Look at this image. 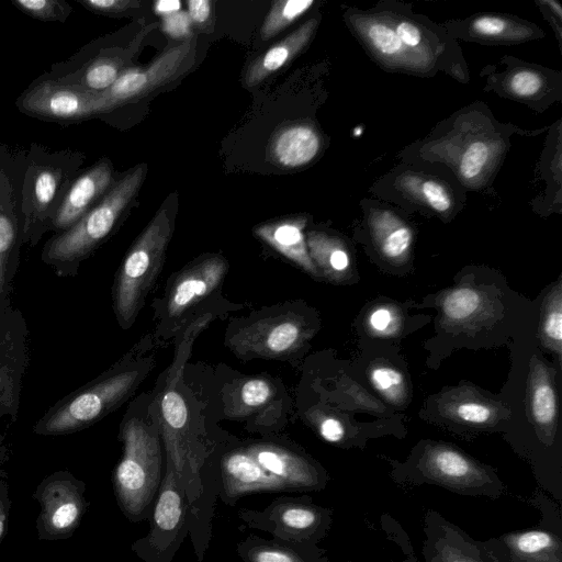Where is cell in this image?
<instances>
[{
  "mask_svg": "<svg viewBox=\"0 0 562 562\" xmlns=\"http://www.w3.org/2000/svg\"><path fill=\"white\" fill-rule=\"evenodd\" d=\"M123 456L113 473L117 504L127 519H149L162 474L159 419L133 417L122 426Z\"/></svg>",
  "mask_w": 562,
  "mask_h": 562,
  "instance_id": "1",
  "label": "cell"
},
{
  "mask_svg": "<svg viewBox=\"0 0 562 562\" xmlns=\"http://www.w3.org/2000/svg\"><path fill=\"white\" fill-rule=\"evenodd\" d=\"M85 155L38 143L27 148L22 186L23 243L35 246L50 231L56 212L74 179L82 170Z\"/></svg>",
  "mask_w": 562,
  "mask_h": 562,
  "instance_id": "2",
  "label": "cell"
},
{
  "mask_svg": "<svg viewBox=\"0 0 562 562\" xmlns=\"http://www.w3.org/2000/svg\"><path fill=\"white\" fill-rule=\"evenodd\" d=\"M145 168L139 166L119 178L103 199L75 225L55 234L44 246L42 259L57 268H70L89 256L113 231L137 194Z\"/></svg>",
  "mask_w": 562,
  "mask_h": 562,
  "instance_id": "3",
  "label": "cell"
},
{
  "mask_svg": "<svg viewBox=\"0 0 562 562\" xmlns=\"http://www.w3.org/2000/svg\"><path fill=\"white\" fill-rule=\"evenodd\" d=\"M171 231L167 211L159 210L128 249L119 269L113 288V307L116 319L124 329L134 324L156 283Z\"/></svg>",
  "mask_w": 562,
  "mask_h": 562,
  "instance_id": "4",
  "label": "cell"
},
{
  "mask_svg": "<svg viewBox=\"0 0 562 562\" xmlns=\"http://www.w3.org/2000/svg\"><path fill=\"white\" fill-rule=\"evenodd\" d=\"M151 359L122 367L77 393L40 424L36 431L57 435L75 431L104 417L122 404L153 368Z\"/></svg>",
  "mask_w": 562,
  "mask_h": 562,
  "instance_id": "5",
  "label": "cell"
},
{
  "mask_svg": "<svg viewBox=\"0 0 562 562\" xmlns=\"http://www.w3.org/2000/svg\"><path fill=\"white\" fill-rule=\"evenodd\" d=\"M231 350L243 359H289L306 338L304 319L290 305L274 306L238 321L226 336Z\"/></svg>",
  "mask_w": 562,
  "mask_h": 562,
  "instance_id": "6",
  "label": "cell"
},
{
  "mask_svg": "<svg viewBox=\"0 0 562 562\" xmlns=\"http://www.w3.org/2000/svg\"><path fill=\"white\" fill-rule=\"evenodd\" d=\"M148 520L149 532L132 550L145 562H171L189 533V503L168 460Z\"/></svg>",
  "mask_w": 562,
  "mask_h": 562,
  "instance_id": "7",
  "label": "cell"
},
{
  "mask_svg": "<svg viewBox=\"0 0 562 562\" xmlns=\"http://www.w3.org/2000/svg\"><path fill=\"white\" fill-rule=\"evenodd\" d=\"M239 518L249 527L268 532L272 538L316 544L329 529L330 510L306 498L281 496L261 510L243 508Z\"/></svg>",
  "mask_w": 562,
  "mask_h": 562,
  "instance_id": "8",
  "label": "cell"
},
{
  "mask_svg": "<svg viewBox=\"0 0 562 562\" xmlns=\"http://www.w3.org/2000/svg\"><path fill=\"white\" fill-rule=\"evenodd\" d=\"M16 109L31 117L70 125L97 117L99 99L78 87L67 85L47 72L36 77L18 97Z\"/></svg>",
  "mask_w": 562,
  "mask_h": 562,
  "instance_id": "9",
  "label": "cell"
},
{
  "mask_svg": "<svg viewBox=\"0 0 562 562\" xmlns=\"http://www.w3.org/2000/svg\"><path fill=\"white\" fill-rule=\"evenodd\" d=\"M27 149L0 144V296L23 243L22 186Z\"/></svg>",
  "mask_w": 562,
  "mask_h": 562,
  "instance_id": "10",
  "label": "cell"
},
{
  "mask_svg": "<svg viewBox=\"0 0 562 562\" xmlns=\"http://www.w3.org/2000/svg\"><path fill=\"white\" fill-rule=\"evenodd\" d=\"M194 40L173 46L144 68H126L105 91L97 93L99 113L97 117L111 114L124 104L134 101L176 77L193 53Z\"/></svg>",
  "mask_w": 562,
  "mask_h": 562,
  "instance_id": "11",
  "label": "cell"
},
{
  "mask_svg": "<svg viewBox=\"0 0 562 562\" xmlns=\"http://www.w3.org/2000/svg\"><path fill=\"white\" fill-rule=\"evenodd\" d=\"M85 484L71 474L58 472L44 480L34 496L41 505L37 519L40 539L69 537L87 508Z\"/></svg>",
  "mask_w": 562,
  "mask_h": 562,
  "instance_id": "12",
  "label": "cell"
},
{
  "mask_svg": "<svg viewBox=\"0 0 562 562\" xmlns=\"http://www.w3.org/2000/svg\"><path fill=\"white\" fill-rule=\"evenodd\" d=\"M243 445L290 492L321 491L325 487L326 475L322 469L293 447L270 440H252Z\"/></svg>",
  "mask_w": 562,
  "mask_h": 562,
  "instance_id": "13",
  "label": "cell"
},
{
  "mask_svg": "<svg viewBox=\"0 0 562 562\" xmlns=\"http://www.w3.org/2000/svg\"><path fill=\"white\" fill-rule=\"evenodd\" d=\"M216 472L218 497L228 506H234L248 494L290 492L283 482L250 456L243 443L221 456Z\"/></svg>",
  "mask_w": 562,
  "mask_h": 562,
  "instance_id": "14",
  "label": "cell"
},
{
  "mask_svg": "<svg viewBox=\"0 0 562 562\" xmlns=\"http://www.w3.org/2000/svg\"><path fill=\"white\" fill-rule=\"evenodd\" d=\"M347 20L371 56L386 69L413 74L430 71L404 47L382 10L378 13L350 12Z\"/></svg>",
  "mask_w": 562,
  "mask_h": 562,
  "instance_id": "15",
  "label": "cell"
},
{
  "mask_svg": "<svg viewBox=\"0 0 562 562\" xmlns=\"http://www.w3.org/2000/svg\"><path fill=\"white\" fill-rule=\"evenodd\" d=\"M226 259L206 255L189 263L172 279L165 300L166 321H176L193 305L210 295L224 280Z\"/></svg>",
  "mask_w": 562,
  "mask_h": 562,
  "instance_id": "16",
  "label": "cell"
},
{
  "mask_svg": "<svg viewBox=\"0 0 562 562\" xmlns=\"http://www.w3.org/2000/svg\"><path fill=\"white\" fill-rule=\"evenodd\" d=\"M422 473L430 482L464 494L502 493L493 487V480L486 471L464 454L447 447L428 450L422 460Z\"/></svg>",
  "mask_w": 562,
  "mask_h": 562,
  "instance_id": "17",
  "label": "cell"
},
{
  "mask_svg": "<svg viewBox=\"0 0 562 562\" xmlns=\"http://www.w3.org/2000/svg\"><path fill=\"white\" fill-rule=\"evenodd\" d=\"M116 180L112 162L108 158L82 169L69 186L50 231L58 234L75 225L103 199Z\"/></svg>",
  "mask_w": 562,
  "mask_h": 562,
  "instance_id": "18",
  "label": "cell"
},
{
  "mask_svg": "<svg viewBox=\"0 0 562 562\" xmlns=\"http://www.w3.org/2000/svg\"><path fill=\"white\" fill-rule=\"evenodd\" d=\"M322 138L308 123H293L280 128L270 139L269 157L278 166L299 168L319 153Z\"/></svg>",
  "mask_w": 562,
  "mask_h": 562,
  "instance_id": "19",
  "label": "cell"
},
{
  "mask_svg": "<svg viewBox=\"0 0 562 562\" xmlns=\"http://www.w3.org/2000/svg\"><path fill=\"white\" fill-rule=\"evenodd\" d=\"M305 224L306 220L303 217H289L256 226L255 234L304 271L316 274L317 269L307 249Z\"/></svg>",
  "mask_w": 562,
  "mask_h": 562,
  "instance_id": "20",
  "label": "cell"
},
{
  "mask_svg": "<svg viewBox=\"0 0 562 562\" xmlns=\"http://www.w3.org/2000/svg\"><path fill=\"white\" fill-rule=\"evenodd\" d=\"M502 150L499 139L488 135H465L460 148L451 150V155L457 158L450 165L464 183L476 184L498 161Z\"/></svg>",
  "mask_w": 562,
  "mask_h": 562,
  "instance_id": "21",
  "label": "cell"
},
{
  "mask_svg": "<svg viewBox=\"0 0 562 562\" xmlns=\"http://www.w3.org/2000/svg\"><path fill=\"white\" fill-rule=\"evenodd\" d=\"M237 553L243 562H327L316 544L267 540L256 535L239 542Z\"/></svg>",
  "mask_w": 562,
  "mask_h": 562,
  "instance_id": "22",
  "label": "cell"
},
{
  "mask_svg": "<svg viewBox=\"0 0 562 562\" xmlns=\"http://www.w3.org/2000/svg\"><path fill=\"white\" fill-rule=\"evenodd\" d=\"M394 187L405 200L439 214L457 206L456 193L439 177L406 170L396 177Z\"/></svg>",
  "mask_w": 562,
  "mask_h": 562,
  "instance_id": "23",
  "label": "cell"
},
{
  "mask_svg": "<svg viewBox=\"0 0 562 562\" xmlns=\"http://www.w3.org/2000/svg\"><path fill=\"white\" fill-rule=\"evenodd\" d=\"M317 20L310 19L300 27L271 46L248 67L245 82L254 87L292 60L311 41Z\"/></svg>",
  "mask_w": 562,
  "mask_h": 562,
  "instance_id": "24",
  "label": "cell"
},
{
  "mask_svg": "<svg viewBox=\"0 0 562 562\" xmlns=\"http://www.w3.org/2000/svg\"><path fill=\"white\" fill-rule=\"evenodd\" d=\"M462 29L467 37L492 44L522 43L537 37L539 31L527 22L497 14L473 16Z\"/></svg>",
  "mask_w": 562,
  "mask_h": 562,
  "instance_id": "25",
  "label": "cell"
},
{
  "mask_svg": "<svg viewBox=\"0 0 562 562\" xmlns=\"http://www.w3.org/2000/svg\"><path fill=\"white\" fill-rule=\"evenodd\" d=\"M503 543L513 562H562L560 538L547 529H528L504 535Z\"/></svg>",
  "mask_w": 562,
  "mask_h": 562,
  "instance_id": "26",
  "label": "cell"
},
{
  "mask_svg": "<svg viewBox=\"0 0 562 562\" xmlns=\"http://www.w3.org/2000/svg\"><path fill=\"white\" fill-rule=\"evenodd\" d=\"M369 224L372 237L384 257L397 260L407 255L413 241V232L393 211L371 212Z\"/></svg>",
  "mask_w": 562,
  "mask_h": 562,
  "instance_id": "27",
  "label": "cell"
},
{
  "mask_svg": "<svg viewBox=\"0 0 562 562\" xmlns=\"http://www.w3.org/2000/svg\"><path fill=\"white\" fill-rule=\"evenodd\" d=\"M550 79L543 69L522 66L503 74L499 89L508 98L536 103L552 90Z\"/></svg>",
  "mask_w": 562,
  "mask_h": 562,
  "instance_id": "28",
  "label": "cell"
},
{
  "mask_svg": "<svg viewBox=\"0 0 562 562\" xmlns=\"http://www.w3.org/2000/svg\"><path fill=\"white\" fill-rule=\"evenodd\" d=\"M306 244L314 266L328 273H344L350 266L349 255L340 243L319 232H308Z\"/></svg>",
  "mask_w": 562,
  "mask_h": 562,
  "instance_id": "29",
  "label": "cell"
},
{
  "mask_svg": "<svg viewBox=\"0 0 562 562\" xmlns=\"http://www.w3.org/2000/svg\"><path fill=\"white\" fill-rule=\"evenodd\" d=\"M313 0H280L273 2L267 14L260 34L269 40L303 15L312 5Z\"/></svg>",
  "mask_w": 562,
  "mask_h": 562,
  "instance_id": "30",
  "label": "cell"
},
{
  "mask_svg": "<svg viewBox=\"0 0 562 562\" xmlns=\"http://www.w3.org/2000/svg\"><path fill=\"white\" fill-rule=\"evenodd\" d=\"M276 396V387L266 378L255 376L241 382L236 393L237 405L245 413L266 408Z\"/></svg>",
  "mask_w": 562,
  "mask_h": 562,
  "instance_id": "31",
  "label": "cell"
},
{
  "mask_svg": "<svg viewBox=\"0 0 562 562\" xmlns=\"http://www.w3.org/2000/svg\"><path fill=\"white\" fill-rule=\"evenodd\" d=\"M22 13L42 22L65 23L74 9L66 0H11Z\"/></svg>",
  "mask_w": 562,
  "mask_h": 562,
  "instance_id": "32",
  "label": "cell"
},
{
  "mask_svg": "<svg viewBox=\"0 0 562 562\" xmlns=\"http://www.w3.org/2000/svg\"><path fill=\"white\" fill-rule=\"evenodd\" d=\"M530 404L532 416L539 425L547 426L553 423L557 416V396L546 375L535 379Z\"/></svg>",
  "mask_w": 562,
  "mask_h": 562,
  "instance_id": "33",
  "label": "cell"
},
{
  "mask_svg": "<svg viewBox=\"0 0 562 562\" xmlns=\"http://www.w3.org/2000/svg\"><path fill=\"white\" fill-rule=\"evenodd\" d=\"M481 305L480 294L471 288H457L442 300V311L447 318L464 321L476 313Z\"/></svg>",
  "mask_w": 562,
  "mask_h": 562,
  "instance_id": "34",
  "label": "cell"
},
{
  "mask_svg": "<svg viewBox=\"0 0 562 562\" xmlns=\"http://www.w3.org/2000/svg\"><path fill=\"white\" fill-rule=\"evenodd\" d=\"M435 551L441 562H483L472 546L463 543L451 528L435 541Z\"/></svg>",
  "mask_w": 562,
  "mask_h": 562,
  "instance_id": "35",
  "label": "cell"
},
{
  "mask_svg": "<svg viewBox=\"0 0 562 562\" xmlns=\"http://www.w3.org/2000/svg\"><path fill=\"white\" fill-rule=\"evenodd\" d=\"M374 389L390 401H400L404 395L405 379L396 369L391 367H376L370 373Z\"/></svg>",
  "mask_w": 562,
  "mask_h": 562,
  "instance_id": "36",
  "label": "cell"
},
{
  "mask_svg": "<svg viewBox=\"0 0 562 562\" xmlns=\"http://www.w3.org/2000/svg\"><path fill=\"white\" fill-rule=\"evenodd\" d=\"M76 2L88 11L104 15H119L139 5L132 0H76Z\"/></svg>",
  "mask_w": 562,
  "mask_h": 562,
  "instance_id": "37",
  "label": "cell"
},
{
  "mask_svg": "<svg viewBox=\"0 0 562 562\" xmlns=\"http://www.w3.org/2000/svg\"><path fill=\"white\" fill-rule=\"evenodd\" d=\"M191 23L189 14L179 11L162 18V30L175 38L189 37L191 35Z\"/></svg>",
  "mask_w": 562,
  "mask_h": 562,
  "instance_id": "38",
  "label": "cell"
},
{
  "mask_svg": "<svg viewBox=\"0 0 562 562\" xmlns=\"http://www.w3.org/2000/svg\"><path fill=\"white\" fill-rule=\"evenodd\" d=\"M457 416L470 424H484L491 419L493 413L491 408L477 402H464L457 406Z\"/></svg>",
  "mask_w": 562,
  "mask_h": 562,
  "instance_id": "39",
  "label": "cell"
},
{
  "mask_svg": "<svg viewBox=\"0 0 562 562\" xmlns=\"http://www.w3.org/2000/svg\"><path fill=\"white\" fill-rule=\"evenodd\" d=\"M543 331L548 339L560 345L562 338V311L560 296L558 297L557 303L550 307L546 315Z\"/></svg>",
  "mask_w": 562,
  "mask_h": 562,
  "instance_id": "40",
  "label": "cell"
},
{
  "mask_svg": "<svg viewBox=\"0 0 562 562\" xmlns=\"http://www.w3.org/2000/svg\"><path fill=\"white\" fill-rule=\"evenodd\" d=\"M369 325L378 334H390L395 327V316L391 310L379 307L370 314Z\"/></svg>",
  "mask_w": 562,
  "mask_h": 562,
  "instance_id": "41",
  "label": "cell"
},
{
  "mask_svg": "<svg viewBox=\"0 0 562 562\" xmlns=\"http://www.w3.org/2000/svg\"><path fill=\"white\" fill-rule=\"evenodd\" d=\"M317 427L321 437L328 442L338 443L344 439V425L335 417L323 418Z\"/></svg>",
  "mask_w": 562,
  "mask_h": 562,
  "instance_id": "42",
  "label": "cell"
},
{
  "mask_svg": "<svg viewBox=\"0 0 562 562\" xmlns=\"http://www.w3.org/2000/svg\"><path fill=\"white\" fill-rule=\"evenodd\" d=\"M212 2L210 0L188 1V14L191 22L196 24L205 23L211 15Z\"/></svg>",
  "mask_w": 562,
  "mask_h": 562,
  "instance_id": "43",
  "label": "cell"
},
{
  "mask_svg": "<svg viewBox=\"0 0 562 562\" xmlns=\"http://www.w3.org/2000/svg\"><path fill=\"white\" fill-rule=\"evenodd\" d=\"M9 492L5 482H0V540L2 539L9 516Z\"/></svg>",
  "mask_w": 562,
  "mask_h": 562,
  "instance_id": "44",
  "label": "cell"
},
{
  "mask_svg": "<svg viewBox=\"0 0 562 562\" xmlns=\"http://www.w3.org/2000/svg\"><path fill=\"white\" fill-rule=\"evenodd\" d=\"M181 9V2L178 0H159L154 4V10L157 14L167 16L179 12Z\"/></svg>",
  "mask_w": 562,
  "mask_h": 562,
  "instance_id": "45",
  "label": "cell"
},
{
  "mask_svg": "<svg viewBox=\"0 0 562 562\" xmlns=\"http://www.w3.org/2000/svg\"><path fill=\"white\" fill-rule=\"evenodd\" d=\"M540 4L544 9L546 15L554 18L557 20V23L561 25L562 9L559 2L555 0H541Z\"/></svg>",
  "mask_w": 562,
  "mask_h": 562,
  "instance_id": "46",
  "label": "cell"
},
{
  "mask_svg": "<svg viewBox=\"0 0 562 562\" xmlns=\"http://www.w3.org/2000/svg\"><path fill=\"white\" fill-rule=\"evenodd\" d=\"M429 562H441V561L439 560V558L436 554H434V555H431Z\"/></svg>",
  "mask_w": 562,
  "mask_h": 562,
  "instance_id": "47",
  "label": "cell"
}]
</instances>
